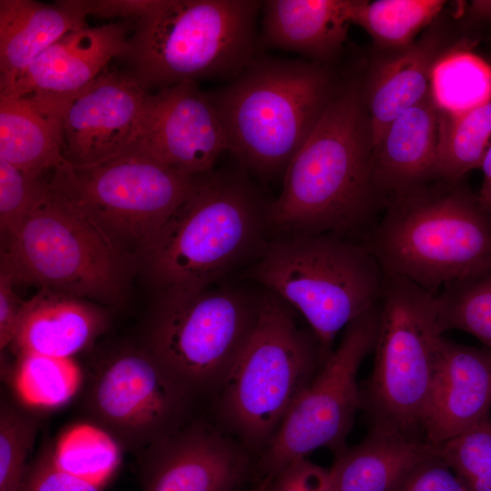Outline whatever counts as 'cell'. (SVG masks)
Listing matches in <instances>:
<instances>
[{
    "instance_id": "3957f363",
    "label": "cell",
    "mask_w": 491,
    "mask_h": 491,
    "mask_svg": "<svg viewBox=\"0 0 491 491\" xmlns=\"http://www.w3.org/2000/svg\"><path fill=\"white\" fill-rule=\"evenodd\" d=\"M384 208L362 242L385 270L433 293L491 271V210L459 182L395 195Z\"/></svg>"
},
{
    "instance_id": "f1b7e54d",
    "label": "cell",
    "mask_w": 491,
    "mask_h": 491,
    "mask_svg": "<svg viewBox=\"0 0 491 491\" xmlns=\"http://www.w3.org/2000/svg\"><path fill=\"white\" fill-rule=\"evenodd\" d=\"M53 458L61 470L101 487L115 471L120 455L107 433L90 425H78L60 437Z\"/></svg>"
},
{
    "instance_id": "e0dca14e",
    "label": "cell",
    "mask_w": 491,
    "mask_h": 491,
    "mask_svg": "<svg viewBox=\"0 0 491 491\" xmlns=\"http://www.w3.org/2000/svg\"><path fill=\"white\" fill-rule=\"evenodd\" d=\"M490 407L491 349L443 336L422 416L425 441L446 442L489 417Z\"/></svg>"
},
{
    "instance_id": "f546056e",
    "label": "cell",
    "mask_w": 491,
    "mask_h": 491,
    "mask_svg": "<svg viewBox=\"0 0 491 491\" xmlns=\"http://www.w3.org/2000/svg\"><path fill=\"white\" fill-rule=\"evenodd\" d=\"M81 378L80 368L71 357L21 354L15 387L25 404L55 407L75 394Z\"/></svg>"
},
{
    "instance_id": "8fae6325",
    "label": "cell",
    "mask_w": 491,
    "mask_h": 491,
    "mask_svg": "<svg viewBox=\"0 0 491 491\" xmlns=\"http://www.w3.org/2000/svg\"><path fill=\"white\" fill-rule=\"evenodd\" d=\"M261 300L232 286L161 290L148 351L191 394H216L256 327Z\"/></svg>"
},
{
    "instance_id": "e575fe53",
    "label": "cell",
    "mask_w": 491,
    "mask_h": 491,
    "mask_svg": "<svg viewBox=\"0 0 491 491\" xmlns=\"http://www.w3.org/2000/svg\"><path fill=\"white\" fill-rule=\"evenodd\" d=\"M391 491H469L459 476L434 451L417 462Z\"/></svg>"
},
{
    "instance_id": "30bf717a",
    "label": "cell",
    "mask_w": 491,
    "mask_h": 491,
    "mask_svg": "<svg viewBox=\"0 0 491 491\" xmlns=\"http://www.w3.org/2000/svg\"><path fill=\"white\" fill-rule=\"evenodd\" d=\"M50 172V187L138 265L204 175H186L133 152L91 166L65 164Z\"/></svg>"
},
{
    "instance_id": "484cf974",
    "label": "cell",
    "mask_w": 491,
    "mask_h": 491,
    "mask_svg": "<svg viewBox=\"0 0 491 491\" xmlns=\"http://www.w3.org/2000/svg\"><path fill=\"white\" fill-rule=\"evenodd\" d=\"M491 145V98L466 112H439L436 180L459 182L480 168Z\"/></svg>"
},
{
    "instance_id": "ab89813d",
    "label": "cell",
    "mask_w": 491,
    "mask_h": 491,
    "mask_svg": "<svg viewBox=\"0 0 491 491\" xmlns=\"http://www.w3.org/2000/svg\"><path fill=\"white\" fill-rule=\"evenodd\" d=\"M483 182L477 195L481 204L491 210V145H489L480 166Z\"/></svg>"
},
{
    "instance_id": "d6986e66",
    "label": "cell",
    "mask_w": 491,
    "mask_h": 491,
    "mask_svg": "<svg viewBox=\"0 0 491 491\" xmlns=\"http://www.w3.org/2000/svg\"><path fill=\"white\" fill-rule=\"evenodd\" d=\"M439 110L432 94L396 117L373 147V176L385 197L436 180Z\"/></svg>"
},
{
    "instance_id": "9c48e42d",
    "label": "cell",
    "mask_w": 491,
    "mask_h": 491,
    "mask_svg": "<svg viewBox=\"0 0 491 491\" xmlns=\"http://www.w3.org/2000/svg\"><path fill=\"white\" fill-rule=\"evenodd\" d=\"M443 333L437 295L386 270L374 366L362 392L372 428L419 438Z\"/></svg>"
},
{
    "instance_id": "60d3db41",
    "label": "cell",
    "mask_w": 491,
    "mask_h": 491,
    "mask_svg": "<svg viewBox=\"0 0 491 491\" xmlns=\"http://www.w3.org/2000/svg\"><path fill=\"white\" fill-rule=\"evenodd\" d=\"M469 11L474 18L491 22V0L473 1Z\"/></svg>"
},
{
    "instance_id": "1f68e13d",
    "label": "cell",
    "mask_w": 491,
    "mask_h": 491,
    "mask_svg": "<svg viewBox=\"0 0 491 491\" xmlns=\"http://www.w3.org/2000/svg\"><path fill=\"white\" fill-rule=\"evenodd\" d=\"M439 456L469 491H491V420L489 417L435 446Z\"/></svg>"
},
{
    "instance_id": "603a6c76",
    "label": "cell",
    "mask_w": 491,
    "mask_h": 491,
    "mask_svg": "<svg viewBox=\"0 0 491 491\" xmlns=\"http://www.w3.org/2000/svg\"><path fill=\"white\" fill-rule=\"evenodd\" d=\"M351 0H267L262 5V42L322 64L342 48Z\"/></svg>"
},
{
    "instance_id": "ffe728a7",
    "label": "cell",
    "mask_w": 491,
    "mask_h": 491,
    "mask_svg": "<svg viewBox=\"0 0 491 491\" xmlns=\"http://www.w3.org/2000/svg\"><path fill=\"white\" fill-rule=\"evenodd\" d=\"M105 326V313L90 300L39 288L24 302L12 343L20 355L71 357Z\"/></svg>"
},
{
    "instance_id": "4316f807",
    "label": "cell",
    "mask_w": 491,
    "mask_h": 491,
    "mask_svg": "<svg viewBox=\"0 0 491 491\" xmlns=\"http://www.w3.org/2000/svg\"><path fill=\"white\" fill-rule=\"evenodd\" d=\"M442 0H351V24L362 27L385 48L403 49L446 5Z\"/></svg>"
},
{
    "instance_id": "44dd1931",
    "label": "cell",
    "mask_w": 491,
    "mask_h": 491,
    "mask_svg": "<svg viewBox=\"0 0 491 491\" xmlns=\"http://www.w3.org/2000/svg\"><path fill=\"white\" fill-rule=\"evenodd\" d=\"M84 0L47 5L32 0H0V92L47 47L70 31L88 25Z\"/></svg>"
},
{
    "instance_id": "4fadbf2b",
    "label": "cell",
    "mask_w": 491,
    "mask_h": 491,
    "mask_svg": "<svg viewBox=\"0 0 491 491\" xmlns=\"http://www.w3.org/2000/svg\"><path fill=\"white\" fill-rule=\"evenodd\" d=\"M225 151L226 136L215 106L205 91L187 82L148 94L125 152L186 175H201L214 170Z\"/></svg>"
},
{
    "instance_id": "b9f144b4",
    "label": "cell",
    "mask_w": 491,
    "mask_h": 491,
    "mask_svg": "<svg viewBox=\"0 0 491 491\" xmlns=\"http://www.w3.org/2000/svg\"><path fill=\"white\" fill-rule=\"evenodd\" d=\"M272 476H263L258 485L253 489V491H268L269 486L272 482Z\"/></svg>"
},
{
    "instance_id": "52a82bcc",
    "label": "cell",
    "mask_w": 491,
    "mask_h": 491,
    "mask_svg": "<svg viewBox=\"0 0 491 491\" xmlns=\"http://www.w3.org/2000/svg\"><path fill=\"white\" fill-rule=\"evenodd\" d=\"M326 357L293 307L266 290L256 327L216 393L225 431L263 451Z\"/></svg>"
},
{
    "instance_id": "74e56055",
    "label": "cell",
    "mask_w": 491,
    "mask_h": 491,
    "mask_svg": "<svg viewBox=\"0 0 491 491\" xmlns=\"http://www.w3.org/2000/svg\"><path fill=\"white\" fill-rule=\"evenodd\" d=\"M11 276L0 270V347L12 343L19 315L24 304L15 290Z\"/></svg>"
},
{
    "instance_id": "7a4b0ae2",
    "label": "cell",
    "mask_w": 491,
    "mask_h": 491,
    "mask_svg": "<svg viewBox=\"0 0 491 491\" xmlns=\"http://www.w3.org/2000/svg\"><path fill=\"white\" fill-rule=\"evenodd\" d=\"M337 90L322 64L256 56L227 85L205 92L227 151L246 173L269 180L284 177Z\"/></svg>"
},
{
    "instance_id": "2e32d148",
    "label": "cell",
    "mask_w": 491,
    "mask_h": 491,
    "mask_svg": "<svg viewBox=\"0 0 491 491\" xmlns=\"http://www.w3.org/2000/svg\"><path fill=\"white\" fill-rule=\"evenodd\" d=\"M158 443L144 491H235L250 468V450L223 429L198 424Z\"/></svg>"
},
{
    "instance_id": "6da1fadb",
    "label": "cell",
    "mask_w": 491,
    "mask_h": 491,
    "mask_svg": "<svg viewBox=\"0 0 491 491\" xmlns=\"http://www.w3.org/2000/svg\"><path fill=\"white\" fill-rule=\"evenodd\" d=\"M385 204L373 176L365 97L350 85L337 90L286 169L282 192L269 205L268 228L283 236H348L366 232Z\"/></svg>"
},
{
    "instance_id": "4dcf8cb0",
    "label": "cell",
    "mask_w": 491,
    "mask_h": 491,
    "mask_svg": "<svg viewBox=\"0 0 491 491\" xmlns=\"http://www.w3.org/2000/svg\"><path fill=\"white\" fill-rule=\"evenodd\" d=\"M436 295L442 331L468 333L491 349V271L450 284Z\"/></svg>"
},
{
    "instance_id": "ac0fdd59",
    "label": "cell",
    "mask_w": 491,
    "mask_h": 491,
    "mask_svg": "<svg viewBox=\"0 0 491 491\" xmlns=\"http://www.w3.org/2000/svg\"><path fill=\"white\" fill-rule=\"evenodd\" d=\"M129 32L123 23L70 31L42 52L0 95L69 98L97 78L113 58L125 55Z\"/></svg>"
},
{
    "instance_id": "9a60e30c",
    "label": "cell",
    "mask_w": 491,
    "mask_h": 491,
    "mask_svg": "<svg viewBox=\"0 0 491 491\" xmlns=\"http://www.w3.org/2000/svg\"><path fill=\"white\" fill-rule=\"evenodd\" d=\"M148 94L130 71L105 70L69 97L62 115L61 154L66 164L91 166L125 153Z\"/></svg>"
},
{
    "instance_id": "836d02e7",
    "label": "cell",
    "mask_w": 491,
    "mask_h": 491,
    "mask_svg": "<svg viewBox=\"0 0 491 491\" xmlns=\"http://www.w3.org/2000/svg\"><path fill=\"white\" fill-rule=\"evenodd\" d=\"M45 183L0 159V229L5 238L24 220Z\"/></svg>"
},
{
    "instance_id": "d4e9b609",
    "label": "cell",
    "mask_w": 491,
    "mask_h": 491,
    "mask_svg": "<svg viewBox=\"0 0 491 491\" xmlns=\"http://www.w3.org/2000/svg\"><path fill=\"white\" fill-rule=\"evenodd\" d=\"M435 446L420 438L372 428L357 445L336 455L334 491H391Z\"/></svg>"
},
{
    "instance_id": "8d00e7d4",
    "label": "cell",
    "mask_w": 491,
    "mask_h": 491,
    "mask_svg": "<svg viewBox=\"0 0 491 491\" xmlns=\"http://www.w3.org/2000/svg\"><path fill=\"white\" fill-rule=\"evenodd\" d=\"M23 491H100V487L61 470L53 454H47L25 475Z\"/></svg>"
},
{
    "instance_id": "d590c367",
    "label": "cell",
    "mask_w": 491,
    "mask_h": 491,
    "mask_svg": "<svg viewBox=\"0 0 491 491\" xmlns=\"http://www.w3.org/2000/svg\"><path fill=\"white\" fill-rule=\"evenodd\" d=\"M268 491H334L330 468L296 459L274 476Z\"/></svg>"
},
{
    "instance_id": "ba28073f",
    "label": "cell",
    "mask_w": 491,
    "mask_h": 491,
    "mask_svg": "<svg viewBox=\"0 0 491 491\" xmlns=\"http://www.w3.org/2000/svg\"><path fill=\"white\" fill-rule=\"evenodd\" d=\"M5 239L1 270L34 285L103 304H119L138 263L114 246L45 179L29 212Z\"/></svg>"
},
{
    "instance_id": "5bb4252c",
    "label": "cell",
    "mask_w": 491,
    "mask_h": 491,
    "mask_svg": "<svg viewBox=\"0 0 491 491\" xmlns=\"http://www.w3.org/2000/svg\"><path fill=\"white\" fill-rule=\"evenodd\" d=\"M193 396L146 351L115 357L102 372L94 399L113 427L157 443L181 429Z\"/></svg>"
},
{
    "instance_id": "5b68a950",
    "label": "cell",
    "mask_w": 491,
    "mask_h": 491,
    "mask_svg": "<svg viewBox=\"0 0 491 491\" xmlns=\"http://www.w3.org/2000/svg\"><path fill=\"white\" fill-rule=\"evenodd\" d=\"M263 1L158 0L136 22L125 54L146 88L201 79H233L256 58Z\"/></svg>"
},
{
    "instance_id": "7402d4cb",
    "label": "cell",
    "mask_w": 491,
    "mask_h": 491,
    "mask_svg": "<svg viewBox=\"0 0 491 491\" xmlns=\"http://www.w3.org/2000/svg\"><path fill=\"white\" fill-rule=\"evenodd\" d=\"M66 101L0 95V159L35 177L66 164L61 154Z\"/></svg>"
},
{
    "instance_id": "83f0119b",
    "label": "cell",
    "mask_w": 491,
    "mask_h": 491,
    "mask_svg": "<svg viewBox=\"0 0 491 491\" xmlns=\"http://www.w3.org/2000/svg\"><path fill=\"white\" fill-rule=\"evenodd\" d=\"M431 94L440 113L471 110L491 98V66L466 50L441 55L433 69Z\"/></svg>"
},
{
    "instance_id": "d6a6232c",
    "label": "cell",
    "mask_w": 491,
    "mask_h": 491,
    "mask_svg": "<svg viewBox=\"0 0 491 491\" xmlns=\"http://www.w3.org/2000/svg\"><path fill=\"white\" fill-rule=\"evenodd\" d=\"M32 422L8 410L0 420V491H23L25 458L34 436Z\"/></svg>"
},
{
    "instance_id": "277c9868",
    "label": "cell",
    "mask_w": 491,
    "mask_h": 491,
    "mask_svg": "<svg viewBox=\"0 0 491 491\" xmlns=\"http://www.w3.org/2000/svg\"><path fill=\"white\" fill-rule=\"evenodd\" d=\"M269 205L239 165L214 169L168 218L139 266L160 291L215 285L261 249Z\"/></svg>"
},
{
    "instance_id": "7c38bea8",
    "label": "cell",
    "mask_w": 491,
    "mask_h": 491,
    "mask_svg": "<svg viewBox=\"0 0 491 491\" xmlns=\"http://www.w3.org/2000/svg\"><path fill=\"white\" fill-rule=\"evenodd\" d=\"M379 303L350 323L341 342L302 392L269 444L262 451L263 476H274L287 464L318 448L336 455L346 446L356 414L362 406L359 367L373 351Z\"/></svg>"
},
{
    "instance_id": "8992f818",
    "label": "cell",
    "mask_w": 491,
    "mask_h": 491,
    "mask_svg": "<svg viewBox=\"0 0 491 491\" xmlns=\"http://www.w3.org/2000/svg\"><path fill=\"white\" fill-rule=\"evenodd\" d=\"M247 275L301 313L326 356L337 334L378 305L386 280L362 241L334 233L281 236Z\"/></svg>"
},
{
    "instance_id": "cb8c5ba5",
    "label": "cell",
    "mask_w": 491,
    "mask_h": 491,
    "mask_svg": "<svg viewBox=\"0 0 491 491\" xmlns=\"http://www.w3.org/2000/svg\"><path fill=\"white\" fill-rule=\"evenodd\" d=\"M433 37L400 49L372 73L365 97L373 147L400 115L431 94L432 73L440 58Z\"/></svg>"
},
{
    "instance_id": "f35d334b",
    "label": "cell",
    "mask_w": 491,
    "mask_h": 491,
    "mask_svg": "<svg viewBox=\"0 0 491 491\" xmlns=\"http://www.w3.org/2000/svg\"><path fill=\"white\" fill-rule=\"evenodd\" d=\"M158 0H84L87 15L103 18H135L136 22L150 14Z\"/></svg>"
}]
</instances>
